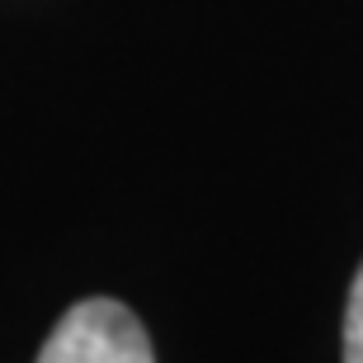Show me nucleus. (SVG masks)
Returning a JSON list of instances; mask_svg holds the SVG:
<instances>
[{
	"instance_id": "f257e3e1",
	"label": "nucleus",
	"mask_w": 363,
	"mask_h": 363,
	"mask_svg": "<svg viewBox=\"0 0 363 363\" xmlns=\"http://www.w3.org/2000/svg\"><path fill=\"white\" fill-rule=\"evenodd\" d=\"M38 363H156L151 340L113 297H85L52 325Z\"/></svg>"
},
{
	"instance_id": "f03ea898",
	"label": "nucleus",
	"mask_w": 363,
	"mask_h": 363,
	"mask_svg": "<svg viewBox=\"0 0 363 363\" xmlns=\"http://www.w3.org/2000/svg\"><path fill=\"white\" fill-rule=\"evenodd\" d=\"M345 363H363V264L350 283V307H345Z\"/></svg>"
}]
</instances>
